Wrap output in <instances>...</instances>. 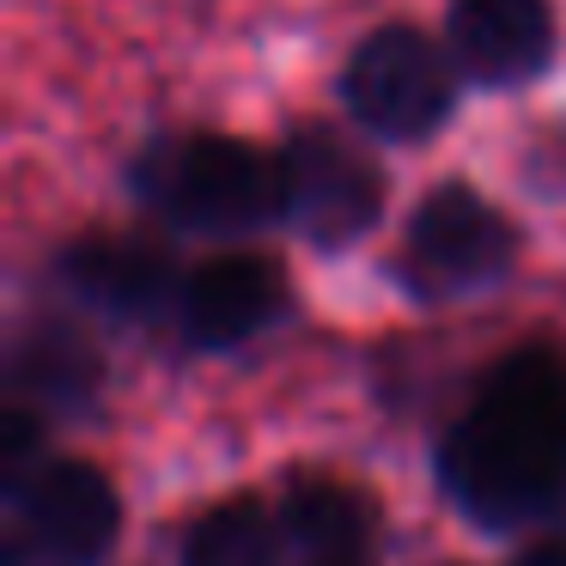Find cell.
I'll list each match as a JSON object with an SVG mask.
<instances>
[{
    "label": "cell",
    "instance_id": "30bf717a",
    "mask_svg": "<svg viewBox=\"0 0 566 566\" xmlns=\"http://www.w3.org/2000/svg\"><path fill=\"white\" fill-rule=\"evenodd\" d=\"M281 530L317 566H354L378 542V505L342 475H298L281 493Z\"/></svg>",
    "mask_w": 566,
    "mask_h": 566
},
{
    "label": "cell",
    "instance_id": "8fae6325",
    "mask_svg": "<svg viewBox=\"0 0 566 566\" xmlns=\"http://www.w3.org/2000/svg\"><path fill=\"white\" fill-rule=\"evenodd\" d=\"M98 378H104V366L92 354V342L62 329V323L31 329L13 354V384L31 408H86Z\"/></svg>",
    "mask_w": 566,
    "mask_h": 566
},
{
    "label": "cell",
    "instance_id": "9c48e42d",
    "mask_svg": "<svg viewBox=\"0 0 566 566\" xmlns=\"http://www.w3.org/2000/svg\"><path fill=\"white\" fill-rule=\"evenodd\" d=\"M444 43L457 67L481 86H524L554 55V7L548 0H451Z\"/></svg>",
    "mask_w": 566,
    "mask_h": 566
},
{
    "label": "cell",
    "instance_id": "3957f363",
    "mask_svg": "<svg viewBox=\"0 0 566 566\" xmlns=\"http://www.w3.org/2000/svg\"><path fill=\"white\" fill-rule=\"evenodd\" d=\"M457 55L451 43L420 25H378L342 67V104L378 140H427L457 104Z\"/></svg>",
    "mask_w": 566,
    "mask_h": 566
},
{
    "label": "cell",
    "instance_id": "ba28073f",
    "mask_svg": "<svg viewBox=\"0 0 566 566\" xmlns=\"http://www.w3.org/2000/svg\"><path fill=\"white\" fill-rule=\"evenodd\" d=\"M55 281L67 286V298L80 311L111 323H147L159 311H171L177 293H184V274L171 269V256L159 244L116 232H92L80 244H67L55 256Z\"/></svg>",
    "mask_w": 566,
    "mask_h": 566
},
{
    "label": "cell",
    "instance_id": "7c38bea8",
    "mask_svg": "<svg viewBox=\"0 0 566 566\" xmlns=\"http://www.w3.org/2000/svg\"><path fill=\"white\" fill-rule=\"evenodd\" d=\"M281 512L262 500H220L184 530V566H281Z\"/></svg>",
    "mask_w": 566,
    "mask_h": 566
},
{
    "label": "cell",
    "instance_id": "5b68a950",
    "mask_svg": "<svg viewBox=\"0 0 566 566\" xmlns=\"http://www.w3.org/2000/svg\"><path fill=\"white\" fill-rule=\"evenodd\" d=\"M281 220L317 250H347L384 220V177L354 140L305 123L281 147Z\"/></svg>",
    "mask_w": 566,
    "mask_h": 566
},
{
    "label": "cell",
    "instance_id": "52a82bcc",
    "mask_svg": "<svg viewBox=\"0 0 566 566\" xmlns=\"http://www.w3.org/2000/svg\"><path fill=\"white\" fill-rule=\"evenodd\" d=\"M286 317V274L256 250H220L184 274L177 293V329L201 354H232V347L256 342L262 329Z\"/></svg>",
    "mask_w": 566,
    "mask_h": 566
},
{
    "label": "cell",
    "instance_id": "6da1fadb",
    "mask_svg": "<svg viewBox=\"0 0 566 566\" xmlns=\"http://www.w3.org/2000/svg\"><path fill=\"white\" fill-rule=\"evenodd\" d=\"M439 481L481 530H524L566 493V359L517 347L439 444Z\"/></svg>",
    "mask_w": 566,
    "mask_h": 566
},
{
    "label": "cell",
    "instance_id": "8992f818",
    "mask_svg": "<svg viewBox=\"0 0 566 566\" xmlns=\"http://www.w3.org/2000/svg\"><path fill=\"white\" fill-rule=\"evenodd\" d=\"M7 500H13V554H38L43 566H98L123 530L116 481L80 457H50Z\"/></svg>",
    "mask_w": 566,
    "mask_h": 566
},
{
    "label": "cell",
    "instance_id": "7a4b0ae2",
    "mask_svg": "<svg viewBox=\"0 0 566 566\" xmlns=\"http://www.w3.org/2000/svg\"><path fill=\"white\" fill-rule=\"evenodd\" d=\"M135 189L184 232L250 238L281 220V153H262L238 135H177L140 153Z\"/></svg>",
    "mask_w": 566,
    "mask_h": 566
},
{
    "label": "cell",
    "instance_id": "4fadbf2b",
    "mask_svg": "<svg viewBox=\"0 0 566 566\" xmlns=\"http://www.w3.org/2000/svg\"><path fill=\"white\" fill-rule=\"evenodd\" d=\"M517 566H566V542H536Z\"/></svg>",
    "mask_w": 566,
    "mask_h": 566
},
{
    "label": "cell",
    "instance_id": "277c9868",
    "mask_svg": "<svg viewBox=\"0 0 566 566\" xmlns=\"http://www.w3.org/2000/svg\"><path fill=\"white\" fill-rule=\"evenodd\" d=\"M517 256V232L488 196L469 184H439L415 201L402 232V281L420 298H469L505 281Z\"/></svg>",
    "mask_w": 566,
    "mask_h": 566
}]
</instances>
